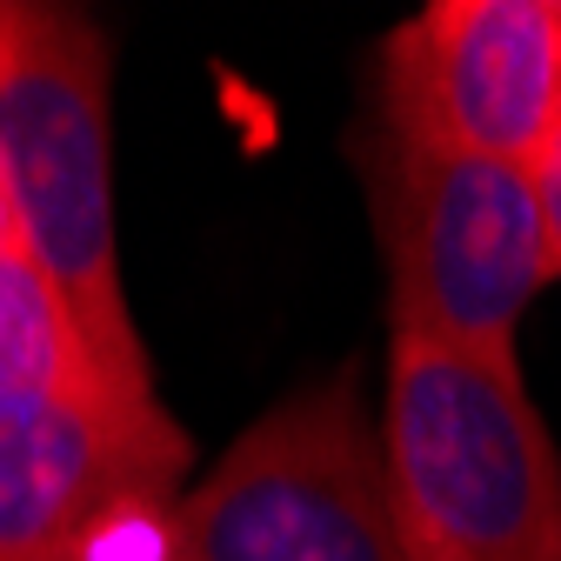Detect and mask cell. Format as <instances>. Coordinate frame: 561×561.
<instances>
[{
	"label": "cell",
	"instance_id": "obj_1",
	"mask_svg": "<svg viewBox=\"0 0 561 561\" xmlns=\"http://www.w3.org/2000/svg\"><path fill=\"white\" fill-rule=\"evenodd\" d=\"M107 88L114 47L94 14L54 0H0V168L21 248L60 295L94 375L121 401H154L148 347L127 314L114 254Z\"/></svg>",
	"mask_w": 561,
	"mask_h": 561
},
{
	"label": "cell",
	"instance_id": "obj_2",
	"mask_svg": "<svg viewBox=\"0 0 561 561\" xmlns=\"http://www.w3.org/2000/svg\"><path fill=\"white\" fill-rule=\"evenodd\" d=\"M381 455L408 561H561V448L515 355H388Z\"/></svg>",
	"mask_w": 561,
	"mask_h": 561
},
{
	"label": "cell",
	"instance_id": "obj_3",
	"mask_svg": "<svg viewBox=\"0 0 561 561\" xmlns=\"http://www.w3.org/2000/svg\"><path fill=\"white\" fill-rule=\"evenodd\" d=\"M362 174L388 261L394 341L435 355H515L528 301L554 280L535 168L368 127Z\"/></svg>",
	"mask_w": 561,
	"mask_h": 561
},
{
	"label": "cell",
	"instance_id": "obj_4",
	"mask_svg": "<svg viewBox=\"0 0 561 561\" xmlns=\"http://www.w3.org/2000/svg\"><path fill=\"white\" fill-rule=\"evenodd\" d=\"M174 561H408L362 368L274 401L181 495Z\"/></svg>",
	"mask_w": 561,
	"mask_h": 561
},
{
	"label": "cell",
	"instance_id": "obj_5",
	"mask_svg": "<svg viewBox=\"0 0 561 561\" xmlns=\"http://www.w3.org/2000/svg\"><path fill=\"white\" fill-rule=\"evenodd\" d=\"M375 127L488 161H528L561 127V0H442L381 47Z\"/></svg>",
	"mask_w": 561,
	"mask_h": 561
},
{
	"label": "cell",
	"instance_id": "obj_6",
	"mask_svg": "<svg viewBox=\"0 0 561 561\" xmlns=\"http://www.w3.org/2000/svg\"><path fill=\"white\" fill-rule=\"evenodd\" d=\"M187 428L161 401L81 381L0 421V561H75L81 535L127 495H181Z\"/></svg>",
	"mask_w": 561,
	"mask_h": 561
},
{
	"label": "cell",
	"instance_id": "obj_7",
	"mask_svg": "<svg viewBox=\"0 0 561 561\" xmlns=\"http://www.w3.org/2000/svg\"><path fill=\"white\" fill-rule=\"evenodd\" d=\"M81 381H101L88 347L60 295L47 288V274L27 261V248H14L0 261V421L34 414Z\"/></svg>",
	"mask_w": 561,
	"mask_h": 561
},
{
	"label": "cell",
	"instance_id": "obj_8",
	"mask_svg": "<svg viewBox=\"0 0 561 561\" xmlns=\"http://www.w3.org/2000/svg\"><path fill=\"white\" fill-rule=\"evenodd\" d=\"M535 187H541V215H548V248H554V274H561V127L548 134V148L535 154Z\"/></svg>",
	"mask_w": 561,
	"mask_h": 561
},
{
	"label": "cell",
	"instance_id": "obj_9",
	"mask_svg": "<svg viewBox=\"0 0 561 561\" xmlns=\"http://www.w3.org/2000/svg\"><path fill=\"white\" fill-rule=\"evenodd\" d=\"M21 248V221H14V194H8V168H0V261Z\"/></svg>",
	"mask_w": 561,
	"mask_h": 561
}]
</instances>
